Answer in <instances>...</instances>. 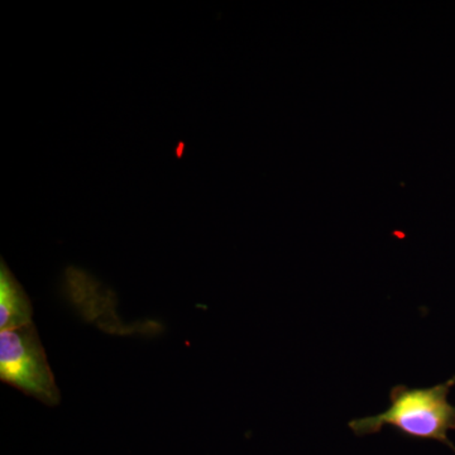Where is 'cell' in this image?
I'll use <instances>...</instances> for the list:
<instances>
[{"mask_svg":"<svg viewBox=\"0 0 455 455\" xmlns=\"http://www.w3.org/2000/svg\"><path fill=\"white\" fill-rule=\"evenodd\" d=\"M455 385V376L434 387L409 388L395 386L390 392V407L382 414L355 419L349 427L357 436L379 433L385 425L394 427L403 436L436 440L453 449L448 433L455 430V406L448 395Z\"/></svg>","mask_w":455,"mask_h":455,"instance_id":"6da1fadb","label":"cell"},{"mask_svg":"<svg viewBox=\"0 0 455 455\" xmlns=\"http://www.w3.org/2000/svg\"><path fill=\"white\" fill-rule=\"evenodd\" d=\"M0 379L46 405L61 400L35 324L0 331Z\"/></svg>","mask_w":455,"mask_h":455,"instance_id":"7a4b0ae2","label":"cell"},{"mask_svg":"<svg viewBox=\"0 0 455 455\" xmlns=\"http://www.w3.org/2000/svg\"><path fill=\"white\" fill-rule=\"evenodd\" d=\"M0 331L32 324V305L4 260L0 263Z\"/></svg>","mask_w":455,"mask_h":455,"instance_id":"3957f363","label":"cell"}]
</instances>
